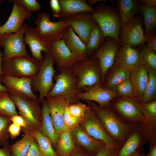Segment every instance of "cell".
Returning <instances> with one entry per match:
<instances>
[{
  "label": "cell",
  "mask_w": 156,
  "mask_h": 156,
  "mask_svg": "<svg viewBox=\"0 0 156 156\" xmlns=\"http://www.w3.org/2000/svg\"><path fill=\"white\" fill-rule=\"evenodd\" d=\"M109 1H111V0H88L87 3L90 6L96 3H98L101 1H103V2H107Z\"/></svg>",
  "instance_id": "cell-53"
},
{
  "label": "cell",
  "mask_w": 156,
  "mask_h": 156,
  "mask_svg": "<svg viewBox=\"0 0 156 156\" xmlns=\"http://www.w3.org/2000/svg\"><path fill=\"white\" fill-rule=\"evenodd\" d=\"M81 89L83 91L77 95L79 100L96 102L103 107H109L111 101L120 96L114 90L105 88L99 84L91 87H85Z\"/></svg>",
  "instance_id": "cell-16"
},
{
  "label": "cell",
  "mask_w": 156,
  "mask_h": 156,
  "mask_svg": "<svg viewBox=\"0 0 156 156\" xmlns=\"http://www.w3.org/2000/svg\"><path fill=\"white\" fill-rule=\"evenodd\" d=\"M64 43L77 62L88 59L86 46L69 25L63 38Z\"/></svg>",
  "instance_id": "cell-24"
},
{
  "label": "cell",
  "mask_w": 156,
  "mask_h": 156,
  "mask_svg": "<svg viewBox=\"0 0 156 156\" xmlns=\"http://www.w3.org/2000/svg\"><path fill=\"white\" fill-rule=\"evenodd\" d=\"M9 1L13 2L12 11L8 20L0 27V34L18 32L23 27L24 20L33 14L32 13L28 11L15 0Z\"/></svg>",
  "instance_id": "cell-20"
},
{
  "label": "cell",
  "mask_w": 156,
  "mask_h": 156,
  "mask_svg": "<svg viewBox=\"0 0 156 156\" xmlns=\"http://www.w3.org/2000/svg\"><path fill=\"white\" fill-rule=\"evenodd\" d=\"M12 122L21 127L22 129H26L27 127L26 122L24 119L18 115L12 116L10 118Z\"/></svg>",
  "instance_id": "cell-49"
},
{
  "label": "cell",
  "mask_w": 156,
  "mask_h": 156,
  "mask_svg": "<svg viewBox=\"0 0 156 156\" xmlns=\"http://www.w3.org/2000/svg\"><path fill=\"white\" fill-rule=\"evenodd\" d=\"M3 2V0H0V4H2V3Z\"/></svg>",
  "instance_id": "cell-57"
},
{
  "label": "cell",
  "mask_w": 156,
  "mask_h": 156,
  "mask_svg": "<svg viewBox=\"0 0 156 156\" xmlns=\"http://www.w3.org/2000/svg\"><path fill=\"white\" fill-rule=\"evenodd\" d=\"M76 147L70 130L63 131L59 134L55 150L58 156H69Z\"/></svg>",
  "instance_id": "cell-29"
},
{
  "label": "cell",
  "mask_w": 156,
  "mask_h": 156,
  "mask_svg": "<svg viewBox=\"0 0 156 156\" xmlns=\"http://www.w3.org/2000/svg\"><path fill=\"white\" fill-rule=\"evenodd\" d=\"M3 147L0 148V156H12L8 141L5 143Z\"/></svg>",
  "instance_id": "cell-51"
},
{
  "label": "cell",
  "mask_w": 156,
  "mask_h": 156,
  "mask_svg": "<svg viewBox=\"0 0 156 156\" xmlns=\"http://www.w3.org/2000/svg\"><path fill=\"white\" fill-rule=\"evenodd\" d=\"M79 125L90 136L103 142L106 145L121 147L107 134L100 120L91 109L86 112Z\"/></svg>",
  "instance_id": "cell-12"
},
{
  "label": "cell",
  "mask_w": 156,
  "mask_h": 156,
  "mask_svg": "<svg viewBox=\"0 0 156 156\" xmlns=\"http://www.w3.org/2000/svg\"><path fill=\"white\" fill-rule=\"evenodd\" d=\"M141 4V13L143 16L142 23L144 26V34L146 39L156 27V6Z\"/></svg>",
  "instance_id": "cell-31"
},
{
  "label": "cell",
  "mask_w": 156,
  "mask_h": 156,
  "mask_svg": "<svg viewBox=\"0 0 156 156\" xmlns=\"http://www.w3.org/2000/svg\"><path fill=\"white\" fill-rule=\"evenodd\" d=\"M25 8L28 11L32 13L40 11L41 7L36 0H15Z\"/></svg>",
  "instance_id": "cell-43"
},
{
  "label": "cell",
  "mask_w": 156,
  "mask_h": 156,
  "mask_svg": "<svg viewBox=\"0 0 156 156\" xmlns=\"http://www.w3.org/2000/svg\"><path fill=\"white\" fill-rule=\"evenodd\" d=\"M4 75L33 78L38 73L39 62L30 57L16 56L2 61Z\"/></svg>",
  "instance_id": "cell-6"
},
{
  "label": "cell",
  "mask_w": 156,
  "mask_h": 156,
  "mask_svg": "<svg viewBox=\"0 0 156 156\" xmlns=\"http://www.w3.org/2000/svg\"><path fill=\"white\" fill-rule=\"evenodd\" d=\"M146 68L148 79L143 96V103H145L155 100L156 97V71Z\"/></svg>",
  "instance_id": "cell-36"
},
{
  "label": "cell",
  "mask_w": 156,
  "mask_h": 156,
  "mask_svg": "<svg viewBox=\"0 0 156 156\" xmlns=\"http://www.w3.org/2000/svg\"><path fill=\"white\" fill-rule=\"evenodd\" d=\"M70 70L77 78L79 89L98 84L102 85V75L99 61L96 58L92 57L77 62Z\"/></svg>",
  "instance_id": "cell-5"
},
{
  "label": "cell",
  "mask_w": 156,
  "mask_h": 156,
  "mask_svg": "<svg viewBox=\"0 0 156 156\" xmlns=\"http://www.w3.org/2000/svg\"><path fill=\"white\" fill-rule=\"evenodd\" d=\"M70 131L76 145L83 148L93 156H95L106 145L103 142L90 136L80 125Z\"/></svg>",
  "instance_id": "cell-22"
},
{
  "label": "cell",
  "mask_w": 156,
  "mask_h": 156,
  "mask_svg": "<svg viewBox=\"0 0 156 156\" xmlns=\"http://www.w3.org/2000/svg\"><path fill=\"white\" fill-rule=\"evenodd\" d=\"M147 122L156 125V101L154 100L147 103H138Z\"/></svg>",
  "instance_id": "cell-38"
},
{
  "label": "cell",
  "mask_w": 156,
  "mask_h": 156,
  "mask_svg": "<svg viewBox=\"0 0 156 156\" xmlns=\"http://www.w3.org/2000/svg\"><path fill=\"white\" fill-rule=\"evenodd\" d=\"M2 53L1 52L0 49V75H3L4 74L2 68Z\"/></svg>",
  "instance_id": "cell-55"
},
{
  "label": "cell",
  "mask_w": 156,
  "mask_h": 156,
  "mask_svg": "<svg viewBox=\"0 0 156 156\" xmlns=\"http://www.w3.org/2000/svg\"><path fill=\"white\" fill-rule=\"evenodd\" d=\"M105 38L100 28L97 25L91 31L86 45L88 57L96 52Z\"/></svg>",
  "instance_id": "cell-33"
},
{
  "label": "cell",
  "mask_w": 156,
  "mask_h": 156,
  "mask_svg": "<svg viewBox=\"0 0 156 156\" xmlns=\"http://www.w3.org/2000/svg\"><path fill=\"white\" fill-rule=\"evenodd\" d=\"M67 106L65 108L63 118L65 125L70 130L79 125L83 118L76 117L70 115L67 110Z\"/></svg>",
  "instance_id": "cell-42"
},
{
  "label": "cell",
  "mask_w": 156,
  "mask_h": 156,
  "mask_svg": "<svg viewBox=\"0 0 156 156\" xmlns=\"http://www.w3.org/2000/svg\"><path fill=\"white\" fill-rule=\"evenodd\" d=\"M46 98L55 133L59 134L61 132L69 129L65 125L63 118L65 108L69 105L66 100L60 96L47 95Z\"/></svg>",
  "instance_id": "cell-17"
},
{
  "label": "cell",
  "mask_w": 156,
  "mask_h": 156,
  "mask_svg": "<svg viewBox=\"0 0 156 156\" xmlns=\"http://www.w3.org/2000/svg\"><path fill=\"white\" fill-rule=\"evenodd\" d=\"M1 22H0V27L1 26Z\"/></svg>",
  "instance_id": "cell-59"
},
{
  "label": "cell",
  "mask_w": 156,
  "mask_h": 156,
  "mask_svg": "<svg viewBox=\"0 0 156 156\" xmlns=\"http://www.w3.org/2000/svg\"><path fill=\"white\" fill-rule=\"evenodd\" d=\"M86 102L100 120L109 135L121 146L136 128L137 124L125 123L122 121L113 111L109 107H103L96 103Z\"/></svg>",
  "instance_id": "cell-1"
},
{
  "label": "cell",
  "mask_w": 156,
  "mask_h": 156,
  "mask_svg": "<svg viewBox=\"0 0 156 156\" xmlns=\"http://www.w3.org/2000/svg\"><path fill=\"white\" fill-rule=\"evenodd\" d=\"M139 1L142 3L149 5L156 6V0H141Z\"/></svg>",
  "instance_id": "cell-52"
},
{
  "label": "cell",
  "mask_w": 156,
  "mask_h": 156,
  "mask_svg": "<svg viewBox=\"0 0 156 156\" xmlns=\"http://www.w3.org/2000/svg\"><path fill=\"white\" fill-rule=\"evenodd\" d=\"M60 18L69 24L86 46L91 31L98 25L90 12H81Z\"/></svg>",
  "instance_id": "cell-14"
},
{
  "label": "cell",
  "mask_w": 156,
  "mask_h": 156,
  "mask_svg": "<svg viewBox=\"0 0 156 156\" xmlns=\"http://www.w3.org/2000/svg\"><path fill=\"white\" fill-rule=\"evenodd\" d=\"M18 115L16 107L8 92H0V115L10 118Z\"/></svg>",
  "instance_id": "cell-34"
},
{
  "label": "cell",
  "mask_w": 156,
  "mask_h": 156,
  "mask_svg": "<svg viewBox=\"0 0 156 156\" xmlns=\"http://www.w3.org/2000/svg\"><path fill=\"white\" fill-rule=\"evenodd\" d=\"M141 62L146 67L156 71V53L144 44L138 47Z\"/></svg>",
  "instance_id": "cell-37"
},
{
  "label": "cell",
  "mask_w": 156,
  "mask_h": 156,
  "mask_svg": "<svg viewBox=\"0 0 156 156\" xmlns=\"http://www.w3.org/2000/svg\"><path fill=\"white\" fill-rule=\"evenodd\" d=\"M27 25L25 24L19 31L15 33L0 34V47H3L4 49L2 61L16 56H29L24 40Z\"/></svg>",
  "instance_id": "cell-9"
},
{
  "label": "cell",
  "mask_w": 156,
  "mask_h": 156,
  "mask_svg": "<svg viewBox=\"0 0 156 156\" xmlns=\"http://www.w3.org/2000/svg\"><path fill=\"white\" fill-rule=\"evenodd\" d=\"M91 14L105 38H113L119 43L121 22L118 10L101 2Z\"/></svg>",
  "instance_id": "cell-2"
},
{
  "label": "cell",
  "mask_w": 156,
  "mask_h": 156,
  "mask_svg": "<svg viewBox=\"0 0 156 156\" xmlns=\"http://www.w3.org/2000/svg\"><path fill=\"white\" fill-rule=\"evenodd\" d=\"M148 79L147 68L141 62L138 68L130 72V80L133 86L134 97L140 103H143V95Z\"/></svg>",
  "instance_id": "cell-23"
},
{
  "label": "cell",
  "mask_w": 156,
  "mask_h": 156,
  "mask_svg": "<svg viewBox=\"0 0 156 156\" xmlns=\"http://www.w3.org/2000/svg\"><path fill=\"white\" fill-rule=\"evenodd\" d=\"M26 156H42L38 143L36 140L31 145Z\"/></svg>",
  "instance_id": "cell-48"
},
{
  "label": "cell",
  "mask_w": 156,
  "mask_h": 156,
  "mask_svg": "<svg viewBox=\"0 0 156 156\" xmlns=\"http://www.w3.org/2000/svg\"><path fill=\"white\" fill-rule=\"evenodd\" d=\"M69 156H93L81 147L76 145L74 150Z\"/></svg>",
  "instance_id": "cell-50"
},
{
  "label": "cell",
  "mask_w": 156,
  "mask_h": 156,
  "mask_svg": "<svg viewBox=\"0 0 156 156\" xmlns=\"http://www.w3.org/2000/svg\"><path fill=\"white\" fill-rule=\"evenodd\" d=\"M62 18L83 12H92L94 9L84 0H58Z\"/></svg>",
  "instance_id": "cell-27"
},
{
  "label": "cell",
  "mask_w": 156,
  "mask_h": 156,
  "mask_svg": "<svg viewBox=\"0 0 156 156\" xmlns=\"http://www.w3.org/2000/svg\"><path fill=\"white\" fill-rule=\"evenodd\" d=\"M146 46L156 52V31L154 29L149 34L146 40Z\"/></svg>",
  "instance_id": "cell-46"
},
{
  "label": "cell",
  "mask_w": 156,
  "mask_h": 156,
  "mask_svg": "<svg viewBox=\"0 0 156 156\" xmlns=\"http://www.w3.org/2000/svg\"><path fill=\"white\" fill-rule=\"evenodd\" d=\"M24 42L29 47L32 57L38 62L42 60L44 51L52 57L50 44L44 40L34 28L27 27L24 37Z\"/></svg>",
  "instance_id": "cell-18"
},
{
  "label": "cell",
  "mask_w": 156,
  "mask_h": 156,
  "mask_svg": "<svg viewBox=\"0 0 156 156\" xmlns=\"http://www.w3.org/2000/svg\"><path fill=\"white\" fill-rule=\"evenodd\" d=\"M141 59L137 49L129 44L120 46L116 54L114 66L127 69L130 72L140 65Z\"/></svg>",
  "instance_id": "cell-21"
},
{
  "label": "cell",
  "mask_w": 156,
  "mask_h": 156,
  "mask_svg": "<svg viewBox=\"0 0 156 156\" xmlns=\"http://www.w3.org/2000/svg\"><path fill=\"white\" fill-rule=\"evenodd\" d=\"M32 78L30 77L16 78L0 75L1 82L11 95L25 99L38 100L32 89Z\"/></svg>",
  "instance_id": "cell-13"
},
{
  "label": "cell",
  "mask_w": 156,
  "mask_h": 156,
  "mask_svg": "<svg viewBox=\"0 0 156 156\" xmlns=\"http://www.w3.org/2000/svg\"><path fill=\"white\" fill-rule=\"evenodd\" d=\"M60 71L59 73L54 75L56 82L47 95L62 96L69 105L80 101L77 95L83 90L78 88L77 77L70 69Z\"/></svg>",
  "instance_id": "cell-4"
},
{
  "label": "cell",
  "mask_w": 156,
  "mask_h": 156,
  "mask_svg": "<svg viewBox=\"0 0 156 156\" xmlns=\"http://www.w3.org/2000/svg\"><path fill=\"white\" fill-rule=\"evenodd\" d=\"M22 130L24 133L23 137L10 146L12 156H26L31 145L36 140L33 131Z\"/></svg>",
  "instance_id": "cell-30"
},
{
  "label": "cell",
  "mask_w": 156,
  "mask_h": 156,
  "mask_svg": "<svg viewBox=\"0 0 156 156\" xmlns=\"http://www.w3.org/2000/svg\"><path fill=\"white\" fill-rule=\"evenodd\" d=\"M42 116L40 132L50 140L55 151L59 135L55 131L51 118L48 106L44 99L41 103Z\"/></svg>",
  "instance_id": "cell-25"
},
{
  "label": "cell",
  "mask_w": 156,
  "mask_h": 156,
  "mask_svg": "<svg viewBox=\"0 0 156 156\" xmlns=\"http://www.w3.org/2000/svg\"><path fill=\"white\" fill-rule=\"evenodd\" d=\"M113 90L120 96L130 98L136 101L134 97L133 88L130 79L127 80L121 83Z\"/></svg>",
  "instance_id": "cell-39"
},
{
  "label": "cell",
  "mask_w": 156,
  "mask_h": 156,
  "mask_svg": "<svg viewBox=\"0 0 156 156\" xmlns=\"http://www.w3.org/2000/svg\"><path fill=\"white\" fill-rule=\"evenodd\" d=\"M39 62L38 72L32 78L31 86L33 92H39L38 101L41 103L54 86L53 79L55 71L53 59L46 53Z\"/></svg>",
  "instance_id": "cell-3"
},
{
  "label": "cell",
  "mask_w": 156,
  "mask_h": 156,
  "mask_svg": "<svg viewBox=\"0 0 156 156\" xmlns=\"http://www.w3.org/2000/svg\"><path fill=\"white\" fill-rule=\"evenodd\" d=\"M67 108L70 115L81 118L84 116L87 111L91 109L88 105L83 104L80 101L75 104L68 105Z\"/></svg>",
  "instance_id": "cell-41"
},
{
  "label": "cell",
  "mask_w": 156,
  "mask_h": 156,
  "mask_svg": "<svg viewBox=\"0 0 156 156\" xmlns=\"http://www.w3.org/2000/svg\"><path fill=\"white\" fill-rule=\"evenodd\" d=\"M12 122L10 118L0 115V146L3 145L9 138L8 129Z\"/></svg>",
  "instance_id": "cell-40"
},
{
  "label": "cell",
  "mask_w": 156,
  "mask_h": 156,
  "mask_svg": "<svg viewBox=\"0 0 156 156\" xmlns=\"http://www.w3.org/2000/svg\"><path fill=\"white\" fill-rule=\"evenodd\" d=\"M138 102L129 97L121 96L113 102L114 109L123 120L129 124H147L146 118L139 105Z\"/></svg>",
  "instance_id": "cell-10"
},
{
  "label": "cell",
  "mask_w": 156,
  "mask_h": 156,
  "mask_svg": "<svg viewBox=\"0 0 156 156\" xmlns=\"http://www.w3.org/2000/svg\"><path fill=\"white\" fill-rule=\"evenodd\" d=\"M130 156H140V155H131Z\"/></svg>",
  "instance_id": "cell-58"
},
{
  "label": "cell",
  "mask_w": 156,
  "mask_h": 156,
  "mask_svg": "<svg viewBox=\"0 0 156 156\" xmlns=\"http://www.w3.org/2000/svg\"><path fill=\"white\" fill-rule=\"evenodd\" d=\"M116 4L120 18L121 28L129 22L136 14L141 12V3L139 1L119 0Z\"/></svg>",
  "instance_id": "cell-26"
},
{
  "label": "cell",
  "mask_w": 156,
  "mask_h": 156,
  "mask_svg": "<svg viewBox=\"0 0 156 156\" xmlns=\"http://www.w3.org/2000/svg\"><path fill=\"white\" fill-rule=\"evenodd\" d=\"M134 131L120 148L118 156H130L139 147L141 142V134L138 131L134 132Z\"/></svg>",
  "instance_id": "cell-32"
},
{
  "label": "cell",
  "mask_w": 156,
  "mask_h": 156,
  "mask_svg": "<svg viewBox=\"0 0 156 156\" xmlns=\"http://www.w3.org/2000/svg\"><path fill=\"white\" fill-rule=\"evenodd\" d=\"M49 4L53 16L55 17L61 18V10L58 0H50Z\"/></svg>",
  "instance_id": "cell-45"
},
{
  "label": "cell",
  "mask_w": 156,
  "mask_h": 156,
  "mask_svg": "<svg viewBox=\"0 0 156 156\" xmlns=\"http://www.w3.org/2000/svg\"><path fill=\"white\" fill-rule=\"evenodd\" d=\"M18 110L19 114L25 120L26 129L34 131L39 130L42 116V108L38 100L25 99L11 95Z\"/></svg>",
  "instance_id": "cell-8"
},
{
  "label": "cell",
  "mask_w": 156,
  "mask_h": 156,
  "mask_svg": "<svg viewBox=\"0 0 156 156\" xmlns=\"http://www.w3.org/2000/svg\"><path fill=\"white\" fill-rule=\"evenodd\" d=\"M142 17H133L120 29V46L129 44L133 47L145 44L146 41L142 23Z\"/></svg>",
  "instance_id": "cell-11"
},
{
  "label": "cell",
  "mask_w": 156,
  "mask_h": 156,
  "mask_svg": "<svg viewBox=\"0 0 156 156\" xmlns=\"http://www.w3.org/2000/svg\"><path fill=\"white\" fill-rule=\"evenodd\" d=\"M22 129L21 127L14 123H12L10 125L8 129L10 136L11 139H15L20 134Z\"/></svg>",
  "instance_id": "cell-47"
},
{
  "label": "cell",
  "mask_w": 156,
  "mask_h": 156,
  "mask_svg": "<svg viewBox=\"0 0 156 156\" xmlns=\"http://www.w3.org/2000/svg\"><path fill=\"white\" fill-rule=\"evenodd\" d=\"M120 148L105 145L95 156H118Z\"/></svg>",
  "instance_id": "cell-44"
},
{
  "label": "cell",
  "mask_w": 156,
  "mask_h": 156,
  "mask_svg": "<svg viewBox=\"0 0 156 156\" xmlns=\"http://www.w3.org/2000/svg\"><path fill=\"white\" fill-rule=\"evenodd\" d=\"M33 134L38 143L42 156H58L50 140L47 137L43 135L39 130L33 131Z\"/></svg>",
  "instance_id": "cell-35"
},
{
  "label": "cell",
  "mask_w": 156,
  "mask_h": 156,
  "mask_svg": "<svg viewBox=\"0 0 156 156\" xmlns=\"http://www.w3.org/2000/svg\"><path fill=\"white\" fill-rule=\"evenodd\" d=\"M120 46L119 43L114 38H106L92 57L97 58L99 61L103 82L105 75L114 65L116 54Z\"/></svg>",
  "instance_id": "cell-15"
},
{
  "label": "cell",
  "mask_w": 156,
  "mask_h": 156,
  "mask_svg": "<svg viewBox=\"0 0 156 156\" xmlns=\"http://www.w3.org/2000/svg\"><path fill=\"white\" fill-rule=\"evenodd\" d=\"M52 57L60 70H69L77 60L65 45L63 39L50 43Z\"/></svg>",
  "instance_id": "cell-19"
},
{
  "label": "cell",
  "mask_w": 156,
  "mask_h": 156,
  "mask_svg": "<svg viewBox=\"0 0 156 156\" xmlns=\"http://www.w3.org/2000/svg\"><path fill=\"white\" fill-rule=\"evenodd\" d=\"M104 82L105 88L112 90L122 82L130 79V71L126 68L113 66Z\"/></svg>",
  "instance_id": "cell-28"
},
{
  "label": "cell",
  "mask_w": 156,
  "mask_h": 156,
  "mask_svg": "<svg viewBox=\"0 0 156 156\" xmlns=\"http://www.w3.org/2000/svg\"><path fill=\"white\" fill-rule=\"evenodd\" d=\"M35 23L37 31L47 42L50 43L60 40L64 37L69 24L60 18L57 21L50 20V16L43 12L37 13Z\"/></svg>",
  "instance_id": "cell-7"
},
{
  "label": "cell",
  "mask_w": 156,
  "mask_h": 156,
  "mask_svg": "<svg viewBox=\"0 0 156 156\" xmlns=\"http://www.w3.org/2000/svg\"><path fill=\"white\" fill-rule=\"evenodd\" d=\"M8 92V91L5 87L2 85L0 81V92Z\"/></svg>",
  "instance_id": "cell-56"
},
{
  "label": "cell",
  "mask_w": 156,
  "mask_h": 156,
  "mask_svg": "<svg viewBox=\"0 0 156 156\" xmlns=\"http://www.w3.org/2000/svg\"><path fill=\"white\" fill-rule=\"evenodd\" d=\"M148 156H156V146L154 145L151 148L150 153Z\"/></svg>",
  "instance_id": "cell-54"
}]
</instances>
